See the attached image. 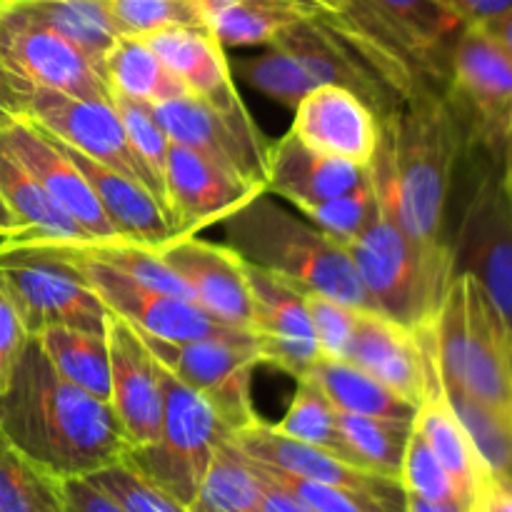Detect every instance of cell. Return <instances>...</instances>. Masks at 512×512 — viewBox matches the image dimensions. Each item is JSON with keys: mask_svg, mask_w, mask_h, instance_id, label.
Wrapping results in <instances>:
<instances>
[{"mask_svg": "<svg viewBox=\"0 0 512 512\" xmlns=\"http://www.w3.org/2000/svg\"><path fill=\"white\" fill-rule=\"evenodd\" d=\"M110 353V405L130 450L155 443L163 425V378L160 363L143 335L108 313L105 318Z\"/></svg>", "mask_w": 512, "mask_h": 512, "instance_id": "ffe728a7", "label": "cell"}, {"mask_svg": "<svg viewBox=\"0 0 512 512\" xmlns=\"http://www.w3.org/2000/svg\"><path fill=\"white\" fill-rule=\"evenodd\" d=\"M0 3H8V0H0Z\"/></svg>", "mask_w": 512, "mask_h": 512, "instance_id": "94428289", "label": "cell"}, {"mask_svg": "<svg viewBox=\"0 0 512 512\" xmlns=\"http://www.w3.org/2000/svg\"><path fill=\"white\" fill-rule=\"evenodd\" d=\"M265 480L258 465L233 443L225 440L215 450L190 512H263Z\"/></svg>", "mask_w": 512, "mask_h": 512, "instance_id": "d6a6232c", "label": "cell"}, {"mask_svg": "<svg viewBox=\"0 0 512 512\" xmlns=\"http://www.w3.org/2000/svg\"><path fill=\"white\" fill-rule=\"evenodd\" d=\"M245 78L260 93L288 108H295L305 93L320 85L353 90L380 120L408 100L363 55L310 18H300L280 30L268 43V53L245 65Z\"/></svg>", "mask_w": 512, "mask_h": 512, "instance_id": "5b68a950", "label": "cell"}, {"mask_svg": "<svg viewBox=\"0 0 512 512\" xmlns=\"http://www.w3.org/2000/svg\"><path fill=\"white\" fill-rule=\"evenodd\" d=\"M435 348L445 388L512 410V325L473 275L458 273L450 283Z\"/></svg>", "mask_w": 512, "mask_h": 512, "instance_id": "8992f818", "label": "cell"}, {"mask_svg": "<svg viewBox=\"0 0 512 512\" xmlns=\"http://www.w3.org/2000/svg\"><path fill=\"white\" fill-rule=\"evenodd\" d=\"M258 468H260V473L270 480V483H275L278 488L288 490L293 498H298L300 503L308 505L313 512H383V510L375 508V505H370L368 500L348 493V490L333 488V485L313 483V480L295 478V475L278 473V470L263 468V465H258Z\"/></svg>", "mask_w": 512, "mask_h": 512, "instance_id": "c3c4849f", "label": "cell"}, {"mask_svg": "<svg viewBox=\"0 0 512 512\" xmlns=\"http://www.w3.org/2000/svg\"><path fill=\"white\" fill-rule=\"evenodd\" d=\"M163 378V425L155 443L128 450L125 463L143 475L150 485L190 508L215 450L233 438L203 395L180 383L160 365Z\"/></svg>", "mask_w": 512, "mask_h": 512, "instance_id": "ba28073f", "label": "cell"}, {"mask_svg": "<svg viewBox=\"0 0 512 512\" xmlns=\"http://www.w3.org/2000/svg\"><path fill=\"white\" fill-rule=\"evenodd\" d=\"M73 245L83 255L128 275L135 283L148 285V288L158 290V293L173 295V298L193 300L188 285L178 278L173 268L163 263V258H160L155 248L128 243V240H108V243H100V240H73Z\"/></svg>", "mask_w": 512, "mask_h": 512, "instance_id": "f35d334b", "label": "cell"}, {"mask_svg": "<svg viewBox=\"0 0 512 512\" xmlns=\"http://www.w3.org/2000/svg\"><path fill=\"white\" fill-rule=\"evenodd\" d=\"M470 512H512V483L483 470L470 495Z\"/></svg>", "mask_w": 512, "mask_h": 512, "instance_id": "816d5d0a", "label": "cell"}, {"mask_svg": "<svg viewBox=\"0 0 512 512\" xmlns=\"http://www.w3.org/2000/svg\"><path fill=\"white\" fill-rule=\"evenodd\" d=\"M345 250L380 315L413 330L435 323L455 278L450 243L415 238L380 203L373 223Z\"/></svg>", "mask_w": 512, "mask_h": 512, "instance_id": "277c9868", "label": "cell"}, {"mask_svg": "<svg viewBox=\"0 0 512 512\" xmlns=\"http://www.w3.org/2000/svg\"><path fill=\"white\" fill-rule=\"evenodd\" d=\"M0 198L20 228L8 238L88 240L78 223L60 210L43 185L3 145H0Z\"/></svg>", "mask_w": 512, "mask_h": 512, "instance_id": "4dcf8cb0", "label": "cell"}, {"mask_svg": "<svg viewBox=\"0 0 512 512\" xmlns=\"http://www.w3.org/2000/svg\"><path fill=\"white\" fill-rule=\"evenodd\" d=\"M0 288L30 338L53 325L105 333L108 308L50 238H0Z\"/></svg>", "mask_w": 512, "mask_h": 512, "instance_id": "52a82bcc", "label": "cell"}, {"mask_svg": "<svg viewBox=\"0 0 512 512\" xmlns=\"http://www.w3.org/2000/svg\"><path fill=\"white\" fill-rule=\"evenodd\" d=\"M413 428L423 435L425 443L430 445V450L438 455L450 478L455 480L463 498L470 503L475 483H478L480 473L485 468L480 463L478 453H475V445L470 440L468 430H465L463 420H460L453 403H450L448 388H445L443 373H440V363L433 380H430L428 393H425L418 410H415Z\"/></svg>", "mask_w": 512, "mask_h": 512, "instance_id": "f1b7e54d", "label": "cell"}, {"mask_svg": "<svg viewBox=\"0 0 512 512\" xmlns=\"http://www.w3.org/2000/svg\"><path fill=\"white\" fill-rule=\"evenodd\" d=\"M260 475H263V473H260ZM263 480H265L263 512H313L308 508V505H303L298 498H293L288 490H283V488H278L275 483H270L265 475H263Z\"/></svg>", "mask_w": 512, "mask_h": 512, "instance_id": "11a10c76", "label": "cell"}, {"mask_svg": "<svg viewBox=\"0 0 512 512\" xmlns=\"http://www.w3.org/2000/svg\"><path fill=\"white\" fill-rule=\"evenodd\" d=\"M455 235H448L455 275L483 285L512 325V198L498 155L485 150Z\"/></svg>", "mask_w": 512, "mask_h": 512, "instance_id": "30bf717a", "label": "cell"}, {"mask_svg": "<svg viewBox=\"0 0 512 512\" xmlns=\"http://www.w3.org/2000/svg\"><path fill=\"white\" fill-rule=\"evenodd\" d=\"M400 485H403L405 495H415L423 500H435V503H445V500H468L458 490L455 480L440 463L438 455L430 450L423 435L413 428L408 445H405L403 468H400Z\"/></svg>", "mask_w": 512, "mask_h": 512, "instance_id": "ee69618b", "label": "cell"}, {"mask_svg": "<svg viewBox=\"0 0 512 512\" xmlns=\"http://www.w3.org/2000/svg\"><path fill=\"white\" fill-rule=\"evenodd\" d=\"M245 275L250 288V335L260 365H270L293 380L305 378L320 358L305 290L248 260Z\"/></svg>", "mask_w": 512, "mask_h": 512, "instance_id": "e0dca14e", "label": "cell"}, {"mask_svg": "<svg viewBox=\"0 0 512 512\" xmlns=\"http://www.w3.org/2000/svg\"><path fill=\"white\" fill-rule=\"evenodd\" d=\"M208 28L225 45H268L303 18L298 0H205Z\"/></svg>", "mask_w": 512, "mask_h": 512, "instance_id": "e575fe53", "label": "cell"}, {"mask_svg": "<svg viewBox=\"0 0 512 512\" xmlns=\"http://www.w3.org/2000/svg\"><path fill=\"white\" fill-rule=\"evenodd\" d=\"M113 105L118 110L120 120L125 125L130 145L140 155L150 173L165 185V163H168V148L173 140L168 138L165 128L160 125L155 108L143 100L125 98V95H113Z\"/></svg>", "mask_w": 512, "mask_h": 512, "instance_id": "f6af8a7d", "label": "cell"}, {"mask_svg": "<svg viewBox=\"0 0 512 512\" xmlns=\"http://www.w3.org/2000/svg\"><path fill=\"white\" fill-rule=\"evenodd\" d=\"M90 480L100 485L108 495H113L128 512H190L180 503H175L173 498L160 493L143 475L135 473L125 460L90 475Z\"/></svg>", "mask_w": 512, "mask_h": 512, "instance_id": "bcb514c9", "label": "cell"}, {"mask_svg": "<svg viewBox=\"0 0 512 512\" xmlns=\"http://www.w3.org/2000/svg\"><path fill=\"white\" fill-rule=\"evenodd\" d=\"M405 512H470V503L463 500H445V503H435V500L415 498V495H405Z\"/></svg>", "mask_w": 512, "mask_h": 512, "instance_id": "6f0895ef", "label": "cell"}, {"mask_svg": "<svg viewBox=\"0 0 512 512\" xmlns=\"http://www.w3.org/2000/svg\"><path fill=\"white\" fill-rule=\"evenodd\" d=\"M468 148L503 153L512 125V58L483 25L468 23L455 38L443 88Z\"/></svg>", "mask_w": 512, "mask_h": 512, "instance_id": "9c48e42d", "label": "cell"}, {"mask_svg": "<svg viewBox=\"0 0 512 512\" xmlns=\"http://www.w3.org/2000/svg\"><path fill=\"white\" fill-rule=\"evenodd\" d=\"M425 65L438 88H445L448 60L465 20L450 0H370Z\"/></svg>", "mask_w": 512, "mask_h": 512, "instance_id": "83f0119b", "label": "cell"}, {"mask_svg": "<svg viewBox=\"0 0 512 512\" xmlns=\"http://www.w3.org/2000/svg\"><path fill=\"white\" fill-rule=\"evenodd\" d=\"M158 255L188 285L193 303L200 310L225 328L250 333V288L245 260L230 245L185 235L163 245Z\"/></svg>", "mask_w": 512, "mask_h": 512, "instance_id": "7402d4cb", "label": "cell"}, {"mask_svg": "<svg viewBox=\"0 0 512 512\" xmlns=\"http://www.w3.org/2000/svg\"><path fill=\"white\" fill-rule=\"evenodd\" d=\"M345 360L368 370L418 408L438 370L435 323L413 330L375 310H360Z\"/></svg>", "mask_w": 512, "mask_h": 512, "instance_id": "d6986e66", "label": "cell"}, {"mask_svg": "<svg viewBox=\"0 0 512 512\" xmlns=\"http://www.w3.org/2000/svg\"><path fill=\"white\" fill-rule=\"evenodd\" d=\"M233 443L263 468L348 490L383 512H405V490L400 480L365 470L328 450L290 438L263 418L250 428L238 430Z\"/></svg>", "mask_w": 512, "mask_h": 512, "instance_id": "2e32d148", "label": "cell"}, {"mask_svg": "<svg viewBox=\"0 0 512 512\" xmlns=\"http://www.w3.org/2000/svg\"><path fill=\"white\" fill-rule=\"evenodd\" d=\"M63 495L68 512H128L90 478L63 480Z\"/></svg>", "mask_w": 512, "mask_h": 512, "instance_id": "f907efd6", "label": "cell"}, {"mask_svg": "<svg viewBox=\"0 0 512 512\" xmlns=\"http://www.w3.org/2000/svg\"><path fill=\"white\" fill-rule=\"evenodd\" d=\"M265 190L245 185L195 150L170 143L165 163V195L180 238L223 223Z\"/></svg>", "mask_w": 512, "mask_h": 512, "instance_id": "cb8c5ba5", "label": "cell"}, {"mask_svg": "<svg viewBox=\"0 0 512 512\" xmlns=\"http://www.w3.org/2000/svg\"><path fill=\"white\" fill-rule=\"evenodd\" d=\"M368 168L320 153L288 130L278 143H270L265 193L280 195L303 210L353 190L368 178Z\"/></svg>", "mask_w": 512, "mask_h": 512, "instance_id": "d4e9b609", "label": "cell"}, {"mask_svg": "<svg viewBox=\"0 0 512 512\" xmlns=\"http://www.w3.org/2000/svg\"><path fill=\"white\" fill-rule=\"evenodd\" d=\"M173 143L195 150L245 185L268 188L270 143L245 105L220 108L193 93L153 105Z\"/></svg>", "mask_w": 512, "mask_h": 512, "instance_id": "4fadbf2b", "label": "cell"}, {"mask_svg": "<svg viewBox=\"0 0 512 512\" xmlns=\"http://www.w3.org/2000/svg\"><path fill=\"white\" fill-rule=\"evenodd\" d=\"M305 378L325 395L340 415H363V418L413 420L415 405L400 398L395 390L380 383L378 378L360 365L345 358H323L320 355Z\"/></svg>", "mask_w": 512, "mask_h": 512, "instance_id": "f546056e", "label": "cell"}, {"mask_svg": "<svg viewBox=\"0 0 512 512\" xmlns=\"http://www.w3.org/2000/svg\"><path fill=\"white\" fill-rule=\"evenodd\" d=\"M28 343L30 333L23 318L15 310L13 300L0 288V395L10 388V380H13L15 368H18Z\"/></svg>", "mask_w": 512, "mask_h": 512, "instance_id": "681fc988", "label": "cell"}, {"mask_svg": "<svg viewBox=\"0 0 512 512\" xmlns=\"http://www.w3.org/2000/svg\"><path fill=\"white\" fill-rule=\"evenodd\" d=\"M340 430H343L345 448L355 465L400 480L405 445L413 433V420L340 415Z\"/></svg>", "mask_w": 512, "mask_h": 512, "instance_id": "74e56055", "label": "cell"}, {"mask_svg": "<svg viewBox=\"0 0 512 512\" xmlns=\"http://www.w3.org/2000/svg\"><path fill=\"white\" fill-rule=\"evenodd\" d=\"M143 38L168 65L170 73L183 80L188 93L220 108L245 105L230 75L223 43L210 28H165Z\"/></svg>", "mask_w": 512, "mask_h": 512, "instance_id": "4316f807", "label": "cell"}, {"mask_svg": "<svg viewBox=\"0 0 512 512\" xmlns=\"http://www.w3.org/2000/svg\"><path fill=\"white\" fill-rule=\"evenodd\" d=\"M20 118H25L23 83L0 60V133H5Z\"/></svg>", "mask_w": 512, "mask_h": 512, "instance_id": "f5cc1de1", "label": "cell"}, {"mask_svg": "<svg viewBox=\"0 0 512 512\" xmlns=\"http://www.w3.org/2000/svg\"><path fill=\"white\" fill-rule=\"evenodd\" d=\"M378 190H375L373 175H370L363 183L355 185L348 193L338 195V198L323 200V203H313L308 208H303L300 213L305 215V220L320 228L323 233H328L330 238L338 240L343 248H348L370 223L378 215Z\"/></svg>", "mask_w": 512, "mask_h": 512, "instance_id": "b9f144b4", "label": "cell"}, {"mask_svg": "<svg viewBox=\"0 0 512 512\" xmlns=\"http://www.w3.org/2000/svg\"><path fill=\"white\" fill-rule=\"evenodd\" d=\"M20 3L35 18L78 45L105 75V55L113 48L118 35H123L105 0H20Z\"/></svg>", "mask_w": 512, "mask_h": 512, "instance_id": "d590c367", "label": "cell"}, {"mask_svg": "<svg viewBox=\"0 0 512 512\" xmlns=\"http://www.w3.org/2000/svg\"><path fill=\"white\" fill-rule=\"evenodd\" d=\"M103 68L113 95L160 105L188 93L183 80L170 73L143 35H118Z\"/></svg>", "mask_w": 512, "mask_h": 512, "instance_id": "1f68e13d", "label": "cell"}, {"mask_svg": "<svg viewBox=\"0 0 512 512\" xmlns=\"http://www.w3.org/2000/svg\"><path fill=\"white\" fill-rule=\"evenodd\" d=\"M53 245L70 263L78 265L80 273L90 283V288L103 300L108 313L120 315L138 333L148 335V338L188 343V340L223 338V335L230 333H245V330H233L220 325L205 310H200L193 300L158 293V290L148 288V285L135 283L128 275L88 258V255H83L75 248L73 240H53Z\"/></svg>", "mask_w": 512, "mask_h": 512, "instance_id": "9a60e30c", "label": "cell"}, {"mask_svg": "<svg viewBox=\"0 0 512 512\" xmlns=\"http://www.w3.org/2000/svg\"><path fill=\"white\" fill-rule=\"evenodd\" d=\"M35 340L65 380L110 403L108 335L53 325L35 335Z\"/></svg>", "mask_w": 512, "mask_h": 512, "instance_id": "836d02e7", "label": "cell"}, {"mask_svg": "<svg viewBox=\"0 0 512 512\" xmlns=\"http://www.w3.org/2000/svg\"><path fill=\"white\" fill-rule=\"evenodd\" d=\"M0 145L25 165V170L43 185L60 210L78 223L85 238L100 243L120 240L85 175L55 135L30 118H20L5 133H0Z\"/></svg>", "mask_w": 512, "mask_h": 512, "instance_id": "44dd1931", "label": "cell"}, {"mask_svg": "<svg viewBox=\"0 0 512 512\" xmlns=\"http://www.w3.org/2000/svg\"><path fill=\"white\" fill-rule=\"evenodd\" d=\"M65 150H68L70 158L75 160L80 173L85 175L88 185L93 188L100 208L108 215L113 228L118 230L120 240L160 250L163 245H168L170 240L180 238L178 228H175L168 210H165L143 185L125 178V175L115 173V170L105 168V165L95 163V160L78 153V150H73L70 145H65Z\"/></svg>", "mask_w": 512, "mask_h": 512, "instance_id": "484cf974", "label": "cell"}, {"mask_svg": "<svg viewBox=\"0 0 512 512\" xmlns=\"http://www.w3.org/2000/svg\"><path fill=\"white\" fill-rule=\"evenodd\" d=\"M305 303H308L310 323H313L320 355L323 358H345L355 325H358L360 310L320 293H305Z\"/></svg>", "mask_w": 512, "mask_h": 512, "instance_id": "7dc6e473", "label": "cell"}, {"mask_svg": "<svg viewBox=\"0 0 512 512\" xmlns=\"http://www.w3.org/2000/svg\"><path fill=\"white\" fill-rule=\"evenodd\" d=\"M223 223L225 245L248 263L290 280L305 293L328 295L358 310H375L348 250L310 220L280 208L268 193L255 195Z\"/></svg>", "mask_w": 512, "mask_h": 512, "instance_id": "3957f363", "label": "cell"}, {"mask_svg": "<svg viewBox=\"0 0 512 512\" xmlns=\"http://www.w3.org/2000/svg\"><path fill=\"white\" fill-rule=\"evenodd\" d=\"M0 430L58 480L90 478L130 450L113 405L65 380L35 338L0 395Z\"/></svg>", "mask_w": 512, "mask_h": 512, "instance_id": "6da1fadb", "label": "cell"}, {"mask_svg": "<svg viewBox=\"0 0 512 512\" xmlns=\"http://www.w3.org/2000/svg\"><path fill=\"white\" fill-rule=\"evenodd\" d=\"M123 35L165 28H208L205 0H105Z\"/></svg>", "mask_w": 512, "mask_h": 512, "instance_id": "7bdbcfd3", "label": "cell"}, {"mask_svg": "<svg viewBox=\"0 0 512 512\" xmlns=\"http://www.w3.org/2000/svg\"><path fill=\"white\" fill-rule=\"evenodd\" d=\"M295 383H298V388H295L293 403L275 428L290 438L303 440V443L328 450V453L353 463L348 448H345L338 410L325 400V395L308 378H300Z\"/></svg>", "mask_w": 512, "mask_h": 512, "instance_id": "60d3db41", "label": "cell"}, {"mask_svg": "<svg viewBox=\"0 0 512 512\" xmlns=\"http://www.w3.org/2000/svg\"><path fill=\"white\" fill-rule=\"evenodd\" d=\"M448 395L473 440L483 468L512 483V410L478 403L455 390H448Z\"/></svg>", "mask_w": 512, "mask_h": 512, "instance_id": "ab89813d", "label": "cell"}, {"mask_svg": "<svg viewBox=\"0 0 512 512\" xmlns=\"http://www.w3.org/2000/svg\"><path fill=\"white\" fill-rule=\"evenodd\" d=\"M23 93L25 118L48 130L60 143L88 155L95 163L143 185L170 215L165 185L150 173L148 165L140 160V155L130 145V138L125 133V125L120 120L118 110H115L113 100H88L25 83Z\"/></svg>", "mask_w": 512, "mask_h": 512, "instance_id": "8fae6325", "label": "cell"}, {"mask_svg": "<svg viewBox=\"0 0 512 512\" xmlns=\"http://www.w3.org/2000/svg\"><path fill=\"white\" fill-rule=\"evenodd\" d=\"M293 133L310 148L368 168L383 138V120L353 90L320 85L295 103Z\"/></svg>", "mask_w": 512, "mask_h": 512, "instance_id": "603a6c76", "label": "cell"}, {"mask_svg": "<svg viewBox=\"0 0 512 512\" xmlns=\"http://www.w3.org/2000/svg\"><path fill=\"white\" fill-rule=\"evenodd\" d=\"M483 25L485 33L490 35V38L495 40V43L500 45V48L505 50V53L512 58V10L503 15H495V18L485 20V23H478Z\"/></svg>", "mask_w": 512, "mask_h": 512, "instance_id": "9f6ffc18", "label": "cell"}, {"mask_svg": "<svg viewBox=\"0 0 512 512\" xmlns=\"http://www.w3.org/2000/svg\"><path fill=\"white\" fill-rule=\"evenodd\" d=\"M0 512H68L63 480L35 465L0 430Z\"/></svg>", "mask_w": 512, "mask_h": 512, "instance_id": "8d00e7d4", "label": "cell"}, {"mask_svg": "<svg viewBox=\"0 0 512 512\" xmlns=\"http://www.w3.org/2000/svg\"><path fill=\"white\" fill-rule=\"evenodd\" d=\"M18 223H15V218L10 215V210L5 208L3 198H0V238H8V235H15L18 233Z\"/></svg>", "mask_w": 512, "mask_h": 512, "instance_id": "91938a15", "label": "cell"}, {"mask_svg": "<svg viewBox=\"0 0 512 512\" xmlns=\"http://www.w3.org/2000/svg\"><path fill=\"white\" fill-rule=\"evenodd\" d=\"M465 133L440 88H423L383 120V138L370 163L378 198L410 235L445 240L448 200Z\"/></svg>", "mask_w": 512, "mask_h": 512, "instance_id": "7a4b0ae2", "label": "cell"}, {"mask_svg": "<svg viewBox=\"0 0 512 512\" xmlns=\"http://www.w3.org/2000/svg\"><path fill=\"white\" fill-rule=\"evenodd\" d=\"M143 335V333H140ZM155 360L168 368L180 383L208 400L210 408L233 430L258 423L253 405V373L260 365L253 335L230 333L223 338L170 343L143 335Z\"/></svg>", "mask_w": 512, "mask_h": 512, "instance_id": "7c38bea8", "label": "cell"}, {"mask_svg": "<svg viewBox=\"0 0 512 512\" xmlns=\"http://www.w3.org/2000/svg\"><path fill=\"white\" fill-rule=\"evenodd\" d=\"M298 5L303 18L315 20L350 50L363 55L405 98H413L430 85L438 88L408 40L370 0H298Z\"/></svg>", "mask_w": 512, "mask_h": 512, "instance_id": "ac0fdd59", "label": "cell"}, {"mask_svg": "<svg viewBox=\"0 0 512 512\" xmlns=\"http://www.w3.org/2000/svg\"><path fill=\"white\" fill-rule=\"evenodd\" d=\"M500 168H503V180H505V188H508L510 198H512V125L505 135V143H503V153H500Z\"/></svg>", "mask_w": 512, "mask_h": 512, "instance_id": "680465c9", "label": "cell"}, {"mask_svg": "<svg viewBox=\"0 0 512 512\" xmlns=\"http://www.w3.org/2000/svg\"><path fill=\"white\" fill-rule=\"evenodd\" d=\"M0 60L25 85L88 100H113L103 70L20 0L0 3Z\"/></svg>", "mask_w": 512, "mask_h": 512, "instance_id": "5bb4252c", "label": "cell"}, {"mask_svg": "<svg viewBox=\"0 0 512 512\" xmlns=\"http://www.w3.org/2000/svg\"><path fill=\"white\" fill-rule=\"evenodd\" d=\"M465 23H485L512 10V0H450Z\"/></svg>", "mask_w": 512, "mask_h": 512, "instance_id": "db71d44e", "label": "cell"}]
</instances>
